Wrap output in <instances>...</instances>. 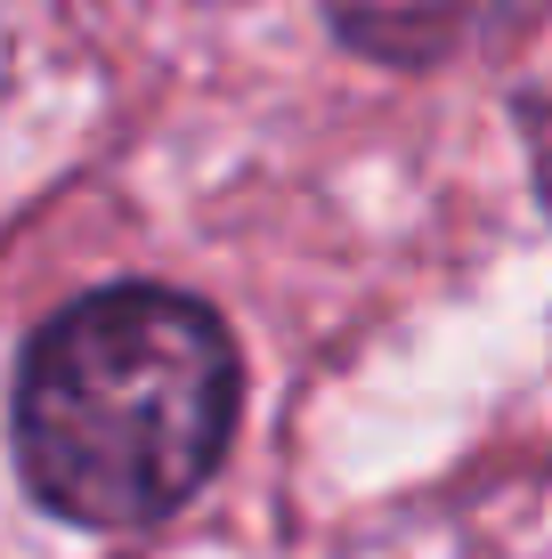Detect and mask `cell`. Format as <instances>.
Here are the masks:
<instances>
[{
    "mask_svg": "<svg viewBox=\"0 0 552 559\" xmlns=\"http://www.w3.org/2000/svg\"><path fill=\"white\" fill-rule=\"evenodd\" d=\"M16 471L73 527H146L220 471L236 341L196 293L106 284L25 341L9 397Z\"/></svg>",
    "mask_w": 552,
    "mask_h": 559,
    "instance_id": "1",
    "label": "cell"
},
{
    "mask_svg": "<svg viewBox=\"0 0 552 559\" xmlns=\"http://www.w3.org/2000/svg\"><path fill=\"white\" fill-rule=\"evenodd\" d=\"M528 0H326L333 33L366 57H390V66H431V57H455L463 41L512 25Z\"/></svg>",
    "mask_w": 552,
    "mask_h": 559,
    "instance_id": "2",
    "label": "cell"
}]
</instances>
